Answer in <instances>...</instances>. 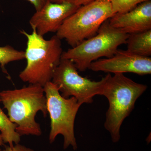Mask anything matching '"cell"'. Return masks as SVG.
<instances>
[{
    "label": "cell",
    "instance_id": "6da1fadb",
    "mask_svg": "<svg viewBox=\"0 0 151 151\" xmlns=\"http://www.w3.org/2000/svg\"><path fill=\"white\" fill-rule=\"evenodd\" d=\"M0 102L7 111L11 122L17 125V132L21 136L42 135L35 116L39 111L44 117L48 113L43 87L29 84L20 89L3 90L0 92Z\"/></svg>",
    "mask_w": 151,
    "mask_h": 151
},
{
    "label": "cell",
    "instance_id": "7a4b0ae2",
    "mask_svg": "<svg viewBox=\"0 0 151 151\" xmlns=\"http://www.w3.org/2000/svg\"><path fill=\"white\" fill-rule=\"evenodd\" d=\"M27 39L25 57L27 65L19 73L22 81L43 87L51 81L61 59L63 50L60 40L56 35L49 40L39 35L35 29L31 34L21 31Z\"/></svg>",
    "mask_w": 151,
    "mask_h": 151
},
{
    "label": "cell",
    "instance_id": "3957f363",
    "mask_svg": "<svg viewBox=\"0 0 151 151\" xmlns=\"http://www.w3.org/2000/svg\"><path fill=\"white\" fill-rule=\"evenodd\" d=\"M147 88L145 84L137 83L123 73L107 74L101 95L106 97L109 103L104 127L111 134L113 142L120 140L123 122L129 116L136 101Z\"/></svg>",
    "mask_w": 151,
    "mask_h": 151
},
{
    "label": "cell",
    "instance_id": "277c9868",
    "mask_svg": "<svg viewBox=\"0 0 151 151\" xmlns=\"http://www.w3.org/2000/svg\"><path fill=\"white\" fill-rule=\"evenodd\" d=\"M128 35L122 30L111 26L108 20L94 36L63 52L61 59L70 60L77 70L85 71L92 62L100 58L113 56L119 46L126 43Z\"/></svg>",
    "mask_w": 151,
    "mask_h": 151
},
{
    "label": "cell",
    "instance_id": "5b68a950",
    "mask_svg": "<svg viewBox=\"0 0 151 151\" xmlns=\"http://www.w3.org/2000/svg\"><path fill=\"white\" fill-rule=\"evenodd\" d=\"M113 16L111 2L94 1L81 6L65 20L56 32L71 47L94 36L104 22Z\"/></svg>",
    "mask_w": 151,
    "mask_h": 151
},
{
    "label": "cell",
    "instance_id": "8992f818",
    "mask_svg": "<svg viewBox=\"0 0 151 151\" xmlns=\"http://www.w3.org/2000/svg\"><path fill=\"white\" fill-rule=\"evenodd\" d=\"M46 98L47 113L50 119L49 140L52 143L58 135L64 138L63 148L70 146L77 148L74 134V123L76 114L81 105L74 97H63L58 87L51 81L43 86Z\"/></svg>",
    "mask_w": 151,
    "mask_h": 151
},
{
    "label": "cell",
    "instance_id": "52a82bcc",
    "mask_svg": "<svg viewBox=\"0 0 151 151\" xmlns=\"http://www.w3.org/2000/svg\"><path fill=\"white\" fill-rule=\"evenodd\" d=\"M78 70L72 61L61 59L51 81L58 87L63 97H75L81 105L90 104L94 96L101 95L107 75L99 81H92L79 75Z\"/></svg>",
    "mask_w": 151,
    "mask_h": 151
},
{
    "label": "cell",
    "instance_id": "ba28073f",
    "mask_svg": "<svg viewBox=\"0 0 151 151\" xmlns=\"http://www.w3.org/2000/svg\"><path fill=\"white\" fill-rule=\"evenodd\" d=\"M92 71L108 73H132L139 75L151 73V58L139 56L127 50H119L113 56L97 60L91 63Z\"/></svg>",
    "mask_w": 151,
    "mask_h": 151
},
{
    "label": "cell",
    "instance_id": "9c48e42d",
    "mask_svg": "<svg viewBox=\"0 0 151 151\" xmlns=\"http://www.w3.org/2000/svg\"><path fill=\"white\" fill-rule=\"evenodd\" d=\"M80 6L74 3L58 4L47 0L40 10L33 15L29 24L42 36L49 32L56 33L65 20Z\"/></svg>",
    "mask_w": 151,
    "mask_h": 151
},
{
    "label": "cell",
    "instance_id": "30bf717a",
    "mask_svg": "<svg viewBox=\"0 0 151 151\" xmlns=\"http://www.w3.org/2000/svg\"><path fill=\"white\" fill-rule=\"evenodd\" d=\"M108 20L111 26L128 34L151 29V0L127 12L115 14Z\"/></svg>",
    "mask_w": 151,
    "mask_h": 151
},
{
    "label": "cell",
    "instance_id": "8fae6325",
    "mask_svg": "<svg viewBox=\"0 0 151 151\" xmlns=\"http://www.w3.org/2000/svg\"><path fill=\"white\" fill-rule=\"evenodd\" d=\"M127 50L139 56L150 57L151 29L129 34Z\"/></svg>",
    "mask_w": 151,
    "mask_h": 151
},
{
    "label": "cell",
    "instance_id": "7c38bea8",
    "mask_svg": "<svg viewBox=\"0 0 151 151\" xmlns=\"http://www.w3.org/2000/svg\"><path fill=\"white\" fill-rule=\"evenodd\" d=\"M17 127L0 108V132L4 143L10 146L19 143L21 136L17 132Z\"/></svg>",
    "mask_w": 151,
    "mask_h": 151
},
{
    "label": "cell",
    "instance_id": "4fadbf2b",
    "mask_svg": "<svg viewBox=\"0 0 151 151\" xmlns=\"http://www.w3.org/2000/svg\"><path fill=\"white\" fill-rule=\"evenodd\" d=\"M24 59V51L17 50L9 45L0 47V65L4 72L7 73L5 66L9 63Z\"/></svg>",
    "mask_w": 151,
    "mask_h": 151
},
{
    "label": "cell",
    "instance_id": "5bb4252c",
    "mask_svg": "<svg viewBox=\"0 0 151 151\" xmlns=\"http://www.w3.org/2000/svg\"><path fill=\"white\" fill-rule=\"evenodd\" d=\"M150 0H110L113 15L129 12L140 4Z\"/></svg>",
    "mask_w": 151,
    "mask_h": 151
},
{
    "label": "cell",
    "instance_id": "9a60e30c",
    "mask_svg": "<svg viewBox=\"0 0 151 151\" xmlns=\"http://www.w3.org/2000/svg\"><path fill=\"white\" fill-rule=\"evenodd\" d=\"M3 151H35L32 149L27 147L19 144H15L13 146H6Z\"/></svg>",
    "mask_w": 151,
    "mask_h": 151
},
{
    "label": "cell",
    "instance_id": "2e32d148",
    "mask_svg": "<svg viewBox=\"0 0 151 151\" xmlns=\"http://www.w3.org/2000/svg\"><path fill=\"white\" fill-rule=\"evenodd\" d=\"M31 3L34 7L36 11L39 10L44 5L47 0H27Z\"/></svg>",
    "mask_w": 151,
    "mask_h": 151
},
{
    "label": "cell",
    "instance_id": "e0dca14e",
    "mask_svg": "<svg viewBox=\"0 0 151 151\" xmlns=\"http://www.w3.org/2000/svg\"><path fill=\"white\" fill-rule=\"evenodd\" d=\"M94 1L95 0H76L75 4L76 5L81 6Z\"/></svg>",
    "mask_w": 151,
    "mask_h": 151
},
{
    "label": "cell",
    "instance_id": "ac0fdd59",
    "mask_svg": "<svg viewBox=\"0 0 151 151\" xmlns=\"http://www.w3.org/2000/svg\"><path fill=\"white\" fill-rule=\"evenodd\" d=\"M51 2L54 3H58V4H60V3L64 2H71L75 3L76 0H49Z\"/></svg>",
    "mask_w": 151,
    "mask_h": 151
},
{
    "label": "cell",
    "instance_id": "d6986e66",
    "mask_svg": "<svg viewBox=\"0 0 151 151\" xmlns=\"http://www.w3.org/2000/svg\"><path fill=\"white\" fill-rule=\"evenodd\" d=\"M4 142H3L2 137L1 135L0 134V151H1V147L4 144Z\"/></svg>",
    "mask_w": 151,
    "mask_h": 151
},
{
    "label": "cell",
    "instance_id": "ffe728a7",
    "mask_svg": "<svg viewBox=\"0 0 151 151\" xmlns=\"http://www.w3.org/2000/svg\"><path fill=\"white\" fill-rule=\"evenodd\" d=\"M95 1H110V0H95Z\"/></svg>",
    "mask_w": 151,
    "mask_h": 151
}]
</instances>
